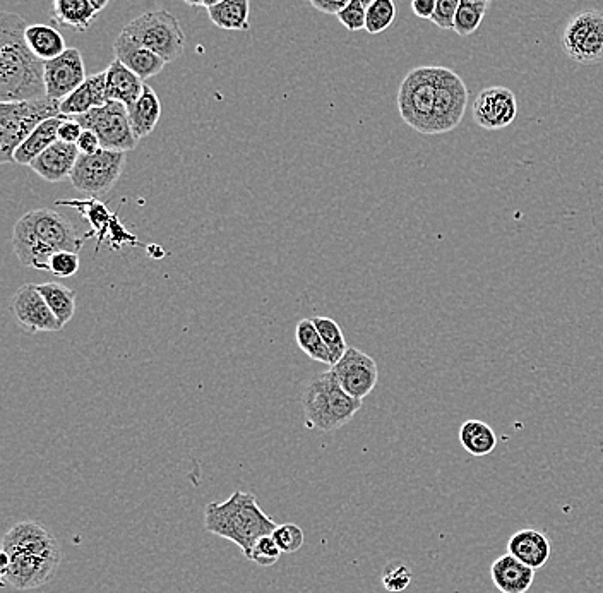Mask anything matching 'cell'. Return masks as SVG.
Instances as JSON below:
<instances>
[{
	"mask_svg": "<svg viewBox=\"0 0 603 593\" xmlns=\"http://www.w3.org/2000/svg\"><path fill=\"white\" fill-rule=\"evenodd\" d=\"M131 40L160 55L165 62H174L186 50V35L179 19L165 9L148 11L132 19L122 30Z\"/></svg>",
	"mask_w": 603,
	"mask_h": 593,
	"instance_id": "obj_8",
	"label": "cell"
},
{
	"mask_svg": "<svg viewBox=\"0 0 603 593\" xmlns=\"http://www.w3.org/2000/svg\"><path fill=\"white\" fill-rule=\"evenodd\" d=\"M480 2H489L490 4V0H480Z\"/></svg>",
	"mask_w": 603,
	"mask_h": 593,
	"instance_id": "obj_49",
	"label": "cell"
},
{
	"mask_svg": "<svg viewBox=\"0 0 603 593\" xmlns=\"http://www.w3.org/2000/svg\"><path fill=\"white\" fill-rule=\"evenodd\" d=\"M360 408L362 400L348 395L331 369L317 374L305 390V422L317 431H338L359 414Z\"/></svg>",
	"mask_w": 603,
	"mask_h": 593,
	"instance_id": "obj_5",
	"label": "cell"
},
{
	"mask_svg": "<svg viewBox=\"0 0 603 593\" xmlns=\"http://www.w3.org/2000/svg\"><path fill=\"white\" fill-rule=\"evenodd\" d=\"M535 571L508 552L492 563L490 576L499 592L526 593L535 582Z\"/></svg>",
	"mask_w": 603,
	"mask_h": 593,
	"instance_id": "obj_20",
	"label": "cell"
},
{
	"mask_svg": "<svg viewBox=\"0 0 603 593\" xmlns=\"http://www.w3.org/2000/svg\"><path fill=\"white\" fill-rule=\"evenodd\" d=\"M115 59L120 60L124 66L129 67L134 74H138L139 78L146 81V79L153 78L156 74H160L163 71V67L167 66V62L156 55L155 52H151L148 48H144L143 45L131 40L129 36L124 35L120 31L119 38L114 43Z\"/></svg>",
	"mask_w": 603,
	"mask_h": 593,
	"instance_id": "obj_18",
	"label": "cell"
},
{
	"mask_svg": "<svg viewBox=\"0 0 603 593\" xmlns=\"http://www.w3.org/2000/svg\"><path fill=\"white\" fill-rule=\"evenodd\" d=\"M60 102L38 98L24 102H0V162L14 163V153L36 127L59 117Z\"/></svg>",
	"mask_w": 603,
	"mask_h": 593,
	"instance_id": "obj_6",
	"label": "cell"
},
{
	"mask_svg": "<svg viewBox=\"0 0 603 593\" xmlns=\"http://www.w3.org/2000/svg\"><path fill=\"white\" fill-rule=\"evenodd\" d=\"M57 204H60V206H72V208H76V210L83 213L84 218L91 223L93 232L98 234V247H96V251H98L108 237V232H110V227H112V222H114V213H110L107 206L100 203L96 198L71 199V201L60 199V201H57Z\"/></svg>",
	"mask_w": 603,
	"mask_h": 593,
	"instance_id": "obj_29",
	"label": "cell"
},
{
	"mask_svg": "<svg viewBox=\"0 0 603 593\" xmlns=\"http://www.w3.org/2000/svg\"><path fill=\"white\" fill-rule=\"evenodd\" d=\"M189 7H203V0H184Z\"/></svg>",
	"mask_w": 603,
	"mask_h": 593,
	"instance_id": "obj_47",
	"label": "cell"
},
{
	"mask_svg": "<svg viewBox=\"0 0 603 593\" xmlns=\"http://www.w3.org/2000/svg\"><path fill=\"white\" fill-rule=\"evenodd\" d=\"M336 16L348 31L365 30L367 7H364L360 0H350V4L345 9H341Z\"/></svg>",
	"mask_w": 603,
	"mask_h": 593,
	"instance_id": "obj_39",
	"label": "cell"
},
{
	"mask_svg": "<svg viewBox=\"0 0 603 593\" xmlns=\"http://www.w3.org/2000/svg\"><path fill=\"white\" fill-rule=\"evenodd\" d=\"M360 2H362V4H364V7H367V9H369V7H371L372 4H374V2H376V0H360Z\"/></svg>",
	"mask_w": 603,
	"mask_h": 593,
	"instance_id": "obj_48",
	"label": "cell"
},
{
	"mask_svg": "<svg viewBox=\"0 0 603 593\" xmlns=\"http://www.w3.org/2000/svg\"><path fill=\"white\" fill-rule=\"evenodd\" d=\"M412 571L406 564L393 563L384 568L383 587L391 593H400L412 583Z\"/></svg>",
	"mask_w": 603,
	"mask_h": 593,
	"instance_id": "obj_37",
	"label": "cell"
},
{
	"mask_svg": "<svg viewBox=\"0 0 603 593\" xmlns=\"http://www.w3.org/2000/svg\"><path fill=\"white\" fill-rule=\"evenodd\" d=\"M96 7L91 0H52V21L67 30H90L95 21Z\"/></svg>",
	"mask_w": 603,
	"mask_h": 593,
	"instance_id": "obj_23",
	"label": "cell"
},
{
	"mask_svg": "<svg viewBox=\"0 0 603 593\" xmlns=\"http://www.w3.org/2000/svg\"><path fill=\"white\" fill-rule=\"evenodd\" d=\"M460 2L461 0H437L436 12L430 21L441 30H453Z\"/></svg>",
	"mask_w": 603,
	"mask_h": 593,
	"instance_id": "obj_40",
	"label": "cell"
},
{
	"mask_svg": "<svg viewBox=\"0 0 603 593\" xmlns=\"http://www.w3.org/2000/svg\"><path fill=\"white\" fill-rule=\"evenodd\" d=\"M437 0H412V11L417 18L432 19L436 12Z\"/></svg>",
	"mask_w": 603,
	"mask_h": 593,
	"instance_id": "obj_44",
	"label": "cell"
},
{
	"mask_svg": "<svg viewBox=\"0 0 603 593\" xmlns=\"http://www.w3.org/2000/svg\"><path fill=\"white\" fill-rule=\"evenodd\" d=\"M107 72L91 74L86 78L78 90L72 91L60 102V114L72 117V115H83L93 108L107 105Z\"/></svg>",
	"mask_w": 603,
	"mask_h": 593,
	"instance_id": "obj_19",
	"label": "cell"
},
{
	"mask_svg": "<svg viewBox=\"0 0 603 593\" xmlns=\"http://www.w3.org/2000/svg\"><path fill=\"white\" fill-rule=\"evenodd\" d=\"M331 372L335 374L341 388L357 400H364L365 396L371 395L379 381L376 360L359 348L348 347L345 355L331 367Z\"/></svg>",
	"mask_w": 603,
	"mask_h": 593,
	"instance_id": "obj_13",
	"label": "cell"
},
{
	"mask_svg": "<svg viewBox=\"0 0 603 593\" xmlns=\"http://www.w3.org/2000/svg\"><path fill=\"white\" fill-rule=\"evenodd\" d=\"M208 16L216 28L227 31H249L251 28V2L249 0H223L209 7Z\"/></svg>",
	"mask_w": 603,
	"mask_h": 593,
	"instance_id": "obj_27",
	"label": "cell"
},
{
	"mask_svg": "<svg viewBox=\"0 0 603 593\" xmlns=\"http://www.w3.org/2000/svg\"><path fill=\"white\" fill-rule=\"evenodd\" d=\"M126 167V153L100 150L79 156L71 175L72 186L90 196H105L119 182Z\"/></svg>",
	"mask_w": 603,
	"mask_h": 593,
	"instance_id": "obj_11",
	"label": "cell"
},
{
	"mask_svg": "<svg viewBox=\"0 0 603 593\" xmlns=\"http://www.w3.org/2000/svg\"><path fill=\"white\" fill-rule=\"evenodd\" d=\"M83 131V126L79 124L78 120H74L72 117L64 115V120H62V124H60L59 127V141L76 144L78 143L79 138H81Z\"/></svg>",
	"mask_w": 603,
	"mask_h": 593,
	"instance_id": "obj_41",
	"label": "cell"
},
{
	"mask_svg": "<svg viewBox=\"0 0 603 593\" xmlns=\"http://www.w3.org/2000/svg\"><path fill=\"white\" fill-rule=\"evenodd\" d=\"M204 527L209 534L230 540L240 547L245 558L264 535L275 532V520L266 515L251 492L235 491L223 503H209L204 510Z\"/></svg>",
	"mask_w": 603,
	"mask_h": 593,
	"instance_id": "obj_4",
	"label": "cell"
},
{
	"mask_svg": "<svg viewBox=\"0 0 603 593\" xmlns=\"http://www.w3.org/2000/svg\"><path fill=\"white\" fill-rule=\"evenodd\" d=\"M79 254L78 252L72 251H59L55 252L54 256L50 258V270L48 273H54L57 278H69L74 276L79 271Z\"/></svg>",
	"mask_w": 603,
	"mask_h": 593,
	"instance_id": "obj_38",
	"label": "cell"
},
{
	"mask_svg": "<svg viewBox=\"0 0 603 593\" xmlns=\"http://www.w3.org/2000/svg\"><path fill=\"white\" fill-rule=\"evenodd\" d=\"M487 9H489V2L461 0L456 18H454L453 31H456V35L460 36L473 35L484 21Z\"/></svg>",
	"mask_w": 603,
	"mask_h": 593,
	"instance_id": "obj_32",
	"label": "cell"
},
{
	"mask_svg": "<svg viewBox=\"0 0 603 593\" xmlns=\"http://www.w3.org/2000/svg\"><path fill=\"white\" fill-rule=\"evenodd\" d=\"M561 47L576 64L592 66L603 60V11L574 14L562 31Z\"/></svg>",
	"mask_w": 603,
	"mask_h": 593,
	"instance_id": "obj_10",
	"label": "cell"
},
{
	"mask_svg": "<svg viewBox=\"0 0 603 593\" xmlns=\"http://www.w3.org/2000/svg\"><path fill=\"white\" fill-rule=\"evenodd\" d=\"M396 19V6L393 0H376L367 9L365 31L369 35H379L393 26Z\"/></svg>",
	"mask_w": 603,
	"mask_h": 593,
	"instance_id": "obj_34",
	"label": "cell"
},
{
	"mask_svg": "<svg viewBox=\"0 0 603 593\" xmlns=\"http://www.w3.org/2000/svg\"><path fill=\"white\" fill-rule=\"evenodd\" d=\"M295 340L299 345L300 350L304 352L307 357H311L316 362L326 364V366H335V360L333 355L329 352V348L326 347L323 338L317 331L316 324L312 319H302L297 324V330H295Z\"/></svg>",
	"mask_w": 603,
	"mask_h": 593,
	"instance_id": "obj_31",
	"label": "cell"
},
{
	"mask_svg": "<svg viewBox=\"0 0 603 593\" xmlns=\"http://www.w3.org/2000/svg\"><path fill=\"white\" fill-rule=\"evenodd\" d=\"M84 246L76 228L57 211L40 208L21 216L12 228V249L21 264L33 270H50L55 252H79Z\"/></svg>",
	"mask_w": 603,
	"mask_h": 593,
	"instance_id": "obj_3",
	"label": "cell"
},
{
	"mask_svg": "<svg viewBox=\"0 0 603 593\" xmlns=\"http://www.w3.org/2000/svg\"><path fill=\"white\" fill-rule=\"evenodd\" d=\"M127 112H129L132 131L139 139L148 138L151 132L155 131L156 124L162 117V103L150 84H144L138 102L127 107Z\"/></svg>",
	"mask_w": 603,
	"mask_h": 593,
	"instance_id": "obj_24",
	"label": "cell"
},
{
	"mask_svg": "<svg viewBox=\"0 0 603 593\" xmlns=\"http://www.w3.org/2000/svg\"><path fill=\"white\" fill-rule=\"evenodd\" d=\"M550 593H552V592H550Z\"/></svg>",
	"mask_w": 603,
	"mask_h": 593,
	"instance_id": "obj_50",
	"label": "cell"
},
{
	"mask_svg": "<svg viewBox=\"0 0 603 593\" xmlns=\"http://www.w3.org/2000/svg\"><path fill=\"white\" fill-rule=\"evenodd\" d=\"M59 540L36 522L16 523L2 540L0 576L14 590H35L50 582L59 570Z\"/></svg>",
	"mask_w": 603,
	"mask_h": 593,
	"instance_id": "obj_1",
	"label": "cell"
},
{
	"mask_svg": "<svg viewBox=\"0 0 603 593\" xmlns=\"http://www.w3.org/2000/svg\"><path fill=\"white\" fill-rule=\"evenodd\" d=\"M79 156H81V153H79L76 144L57 141L48 150L43 151L42 155L36 156L35 160L31 162L30 167L42 179L52 182V184H57V182L71 179Z\"/></svg>",
	"mask_w": 603,
	"mask_h": 593,
	"instance_id": "obj_17",
	"label": "cell"
},
{
	"mask_svg": "<svg viewBox=\"0 0 603 593\" xmlns=\"http://www.w3.org/2000/svg\"><path fill=\"white\" fill-rule=\"evenodd\" d=\"M518 115V100L509 88L490 86L473 102V120L485 131H501L511 126Z\"/></svg>",
	"mask_w": 603,
	"mask_h": 593,
	"instance_id": "obj_14",
	"label": "cell"
},
{
	"mask_svg": "<svg viewBox=\"0 0 603 593\" xmlns=\"http://www.w3.org/2000/svg\"><path fill=\"white\" fill-rule=\"evenodd\" d=\"M91 2H93V6L96 7V11L102 12L103 9L108 6L110 0H91Z\"/></svg>",
	"mask_w": 603,
	"mask_h": 593,
	"instance_id": "obj_45",
	"label": "cell"
},
{
	"mask_svg": "<svg viewBox=\"0 0 603 593\" xmlns=\"http://www.w3.org/2000/svg\"><path fill=\"white\" fill-rule=\"evenodd\" d=\"M107 96L108 102L124 103L131 107L138 102L139 96L144 90V81L138 74L124 66L120 60L115 59L107 71Z\"/></svg>",
	"mask_w": 603,
	"mask_h": 593,
	"instance_id": "obj_22",
	"label": "cell"
},
{
	"mask_svg": "<svg viewBox=\"0 0 603 593\" xmlns=\"http://www.w3.org/2000/svg\"><path fill=\"white\" fill-rule=\"evenodd\" d=\"M11 311L14 318L18 319L19 326L31 335L62 330V324L55 318L54 312L48 307L47 300L43 299L36 285L28 283L19 288L12 297Z\"/></svg>",
	"mask_w": 603,
	"mask_h": 593,
	"instance_id": "obj_15",
	"label": "cell"
},
{
	"mask_svg": "<svg viewBox=\"0 0 603 593\" xmlns=\"http://www.w3.org/2000/svg\"><path fill=\"white\" fill-rule=\"evenodd\" d=\"M314 324H316L319 335L323 338L326 347L329 348V352L333 355V360H338L345 355L348 350L347 342H345V335L341 331L340 324L336 323L335 319L323 318V316H316L312 318Z\"/></svg>",
	"mask_w": 603,
	"mask_h": 593,
	"instance_id": "obj_33",
	"label": "cell"
},
{
	"mask_svg": "<svg viewBox=\"0 0 603 593\" xmlns=\"http://www.w3.org/2000/svg\"><path fill=\"white\" fill-rule=\"evenodd\" d=\"M271 537L275 539L281 552H287V554H293V552L299 551L304 546V530L299 525H295V523L278 525L275 532L271 534Z\"/></svg>",
	"mask_w": 603,
	"mask_h": 593,
	"instance_id": "obj_35",
	"label": "cell"
},
{
	"mask_svg": "<svg viewBox=\"0 0 603 593\" xmlns=\"http://www.w3.org/2000/svg\"><path fill=\"white\" fill-rule=\"evenodd\" d=\"M64 120V115L54 117V119L45 120L35 131L31 132L28 138L24 139L23 144L19 146L14 153V163L18 165H31L36 156L42 155L43 151L48 150L52 144L59 141V127Z\"/></svg>",
	"mask_w": 603,
	"mask_h": 593,
	"instance_id": "obj_25",
	"label": "cell"
},
{
	"mask_svg": "<svg viewBox=\"0 0 603 593\" xmlns=\"http://www.w3.org/2000/svg\"><path fill=\"white\" fill-rule=\"evenodd\" d=\"M468 105V88L460 74L448 67H439V86H437V103L432 119V132L446 134L460 126L465 117Z\"/></svg>",
	"mask_w": 603,
	"mask_h": 593,
	"instance_id": "obj_12",
	"label": "cell"
},
{
	"mask_svg": "<svg viewBox=\"0 0 603 593\" xmlns=\"http://www.w3.org/2000/svg\"><path fill=\"white\" fill-rule=\"evenodd\" d=\"M221 2H223V0H203V7L209 9V7L218 6Z\"/></svg>",
	"mask_w": 603,
	"mask_h": 593,
	"instance_id": "obj_46",
	"label": "cell"
},
{
	"mask_svg": "<svg viewBox=\"0 0 603 593\" xmlns=\"http://www.w3.org/2000/svg\"><path fill=\"white\" fill-rule=\"evenodd\" d=\"M309 2L316 11L324 14H338L341 9H345L350 4V0H309Z\"/></svg>",
	"mask_w": 603,
	"mask_h": 593,
	"instance_id": "obj_43",
	"label": "cell"
},
{
	"mask_svg": "<svg viewBox=\"0 0 603 593\" xmlns=\"http://www.w3.org/2000/svg\"><path fill=\"white\" fill-rule=\"evenodd\" d=\"M439 67H415L406 74L398 90V112L403 122L413 131L429 136L436 110Z\"/></svg>",
	"mask_w": 603,
	"mask_h": 593,
	"instance_id": "obj_7",
	"label": "cell"
},
{
	"mask_svg": "<svg viewBox=\"0 0 603 593\" xmlns=\"http://www.w3.org/2000/svg\"><path fill=\"white\" fill-rule=\"evenodd\" d=\"M83 129L96 132L103 150L132 151L138 146L139 138L132 131L129 112L124 103L108 102L103 107L93 108L83 115H72Z\"/></svg>",
	"mask_w": 603,
	"mask_h": 593,
	"instance_id": "obj_9",
	"label": "cell"
},
{
	"mask_svg": "<svg viewBox=\"0 0 603 593\" xmlns=\"http://www.w3.org/2000/svg\"><path fill=\"white\" fill-rule=\"evenodd\" d=\"M76 146H78L81 155H93L96 151L102 150L100 138L96 136V132L90 131V129H84Z\"/></svg>",
	"mask_w": 603,
	"mask_h": 593,
	"instance_id": "obj_42",
	"label": "cell"
},
{
	"mask_svg": "<svg viewBox=\"0 0 603 593\" xmlns=\"http://www.w3.org/2000/svg\"><path fill=\"white\" fill-rule=\"evenodd\" d=\"M280 556L281 549L278 547V544H276L275 539H273L271 535H264V537L257 540L254 547H252L249 561L256 563L257 566L269 568V566H275V564L278 563Z\"/></svg>",
	"mask_w": 603,
	"mask_h": 593,
	"instance_id": "obj_36",
	"label": "cell"
},
{
	"mask_svg": "<svg viewBox=\"0 0 603 593\" xmlns=\"http://www.w3.org/2000/svg\"><path fill=\"white\" fill-rule=\"evenodd\" d=\"M460 443L472 456H487L496 450L497 436L489 424L470 419L460 427Z\"/></svg>",
	"mask_w": 603,
	"mask_h": 593,
	"instance_id": "obj_28",
	"label": "cell"
},
{
	"mask_svg": "<svg viewBox=\"0 0 603 593\" xmlns=\"http://www.w3.org/2000/svg\"><path fill=\"white\" fill-rule=\"evenodd\" d=\"M36 287L43 295V299L47 300L48 307L54 312L55 318L59 319V323L64 328L74 318V312H76L74 290L57 282L42 283Z\"/></svg>",
	"mask_w": 603,
	"mask_h": 593,
	"instance_id": "obj_30",
	"label": "cell"
},
{
	"mask_svg": "<svg viewBox=\"0 0 603 593\" xmlns=\"http://www.w3.org/2000/svg\"><path fill=\"white\" fill-rule=\"evenodd\" d=\"M86 67L79 48H67L57 59L45 62V88L48 98L62 102L86 81Z\"/></svg>",
	"mask_w": 603,
	"mask_h": 593,
	"instance_id": "obj_16",
	"label": "cell"
},
{
	"mask_svg": "<svg viewBox=\"0 0 603 593\" xmlns=\"http://www.w3.org/2000/svg\"><path fill=\"white\" fill-rule=\"evenodd\" d=\"M28 23L16 12L0 14V102L47 96L45 62L26 43Z\"/></svg>",
	"mask_w": 603,
	"mask_h": 593,
	"instance_id": "obj_2",
	"label": "cell"
},
{
	"mask_svg": "<svg viewBox=\"0 0 603 593\" xmlns=\"http://www.w3.org/2000/svg\"><path fill=\"white\" fill-rule=\"evenodd\" d=\"M26 43L31 48V52L42 59L47 60L57 59L59 55L66 52V40L55 26L48 24H30L26 28Z\"/></svg>",
	"mask_w": 603,
	"mask_h": 593,
	"instance_id": "obj_26",
	"label": "cell"
},
{
	"mask_svg": "<svg viewBox=\"0 0 603 593\" xmlns=\"http://www.w3.org/2000/svg\"><path fill=\"white\" fill-rule=\"evenodd\" d=\"M508 552L538 571L549 561L552 544L549 537L537 528H523L509 539Z\"/></svg>",
	"mask_w": 603,
	"mask_h": 593,
	"instance_id": "obj_21",
	"label": "cell"
}]
</instances>
